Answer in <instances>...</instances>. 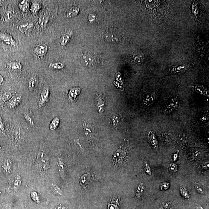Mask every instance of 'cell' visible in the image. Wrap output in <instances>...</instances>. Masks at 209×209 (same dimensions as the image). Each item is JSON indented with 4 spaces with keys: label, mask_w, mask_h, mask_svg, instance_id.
I'll use <instances>...</instances> for the list:
<instances>
[{
    "label": "cell",
    "mask_w": 209,
    "mask_h": 209,
    "mask_svg": "<svg viewBox=\"0 0 209 209\" xmlns=\"http://www.w3.org/2000/svg\"><path fill=\"white\" fill-rule=\"evenodd\" d=\"M37 160L38 165L42 170H47L49 168V160L48 156L45 153L43 152H40L38 154Z\"/></svg>",
    "instance_id": "cell-2"
},
{
    "label": "cell",
    "mask_w": 209,
    "mask_h": 209,
    "mask_svg": "<svg viewBox=\"0 0 209 209\" xmlns=\"http://www.w3.org/2000/svg\"><path fill=\"white\" fill-rule=\"evenodd\" d=\"M13 14L11 12L7 11L5 12L4 15V19L7 22H10L13 19Z\"/></svg>",
    "instance_id": "cell-29"
},
{
    "label": "cell",
    "mask_w": 209,
    "mask_h": 209,
    "mask_svg": "<svg viewBox=\"0 0 209 209\" xmlns=\"http://www.w3.org/2000/svg\"><path fill=\"white\" fill-rule=\"evenodd\" d=\"M64 67V65L61 62H53L50 63L48 68L51 69H60Z\"/></svg>",
    "instance_id": "cell-25"
},
{
    "label": "cell",
    "mask_w": 209,
    "mask_h": 209,
    "mask_svg": "<svg viewBox=\"0 0 209 209\" xmlns=\"http://www.w3.org/2000/svg\"><path fill=\"white\" fill-rule=\"evenodd\" d=\"M179 106V102L175 98H173L167 102L163 110L164 113H169L173 112L174 110H177Z\"/></svg>",
    "instance_id": "cell-3"
},
{
    "label": "cell",
    "mask_w": 209,
    "mask_h": 209,
    "mask_svg": "<svg viewBox=\"0 0 209 209\" xmlns=\"http://www.w3.org/2000/svg\"><path fill=\"white\" fill-rule=\"evenodd\" d=\"M162 209H170V205L168 204V203H165L162 205Z\"/></svg>",
    "instance_id": "cell-39"
},
{
    "label": "cell",
    "mask_w": 209,
    "mask_h": 209,
    "mask_svg": "<svg viewBox=\"0 0 209 209\" xmlns=\"http://www.w3.org/2000/svg\"><path fill=\"white\" fill-rule=\"evenodd\" d=\"M31 196L32 197V199H33L34 198H36V202L39 201V196H38L37 194L35 192H33L31 193Z\"/></svg>",
    "instance_id": "cell-37"
},
{
    "label": "cell",
    "mask_w": 209,
    "mask_h": 209,
    "mask_svg": "<svg viewBox=\"0 0 209 209\" xmlns=\"http://www.w3.org/2000/svg\"><path fill=\"white\" fill-rule=\"evenodd\" d=\"M20 10L24 13H27L29 10V4L27 1H23L19 5Z\"/></svg>",
    "instance_id": "cell-24"
},
{
    "label": "cell",
    "mask_w": 209,
    "mask_h": 209,
    "mask_svg": "<svg viewBox=\"0 0 209 209\" xmlns=\"http://www.w3.org/2000/svg\"><path fill=\"white\" fill-rule=\"evenodd\" d=\"M196 209H204V208L202 206H198V207H197L196 208Z\"/></svg>",
    "instance_id": "cell-42"
},
{
    "label": "cell",
    "mask_w": 209,
    "mask_h": 209,
    "mask_svg": "<svg viewBox=\"0 0 209 209\" xmlns=\"http://www.w3.org/2000/svg\"><path fill=\"white\" fill-rule=\"evenodd\" d=\"M2 149V147L0 146V149Z\"/></svg>",
    "instance_id": "cell-43"
},
{
    "label": "cell",
    "mask_w": 209,
    "mask_h": 209,
    "mask_svg": "<svg viewBox=\"0 0 209 209\" xmlns=\"http://www.w3.org/2000/svg\"><path fill=\"white\" fill-rule=\"evenodd\" d=\"M180 191L181 196L186 199H189L190 198V194L188 190L184 186H181L180 187Z\"/></svg>",
    "instance_id": "cell-26"
},
{
    "label": "cell",
    "mask_w": 209,
    "mask_h": 209,
    "mask_svg": "<svg viewBox=\"0 0 209 209\" xmlns=\"http://www.w3.org/2000/svg\"><path fill=\"white\" fill-rule=\"evenodd\" d=\"M50 95V91L48 87H45L43 88L40 94V101L39 102V106L40 108L43 107L47 102Z\"/></svg>",
    "instance_id": "cell-5"
},
{
    "label": "cell",
    "mask_w": 209,
    "mask_h": 209,
    "mask_svg": "<svg viewBox=\"0 0 209 209\" xmlns=\"http://www.w3.org/2000/svg\"><path fill=\"white\" fill-rule=\"evenodd\" d=\"M148 137L150 143L153 149H156L158 148V142L153 131H151L148 133Z\"/></svg>",
    "instance_id": "cell-12"
},
{
    "label": "cell",
    "mask_w": 209,
    "mask_h": 209,
    "mask_svg": "<svg viewBox=\"0 0 209 209\" xmlns=\"http://www.w3.org/2000/svg\"><path fill=\"white\" fill-rule=\"evenodd\" d=\"M52 190L55 193H57V194H61L62 191L59 188L57 185L54 184L52 185Z\"/></svg>",
    "instance_id": "cell-35"
},
{
    "label": "cell",
    "mask_w": 209,
    "mask_h": 209,
    "mask_svg": "<svg viewBox=\"0 0 209 209\" xmlns=\"http://www.w3.org/2000/svg\"><path fill=\"white\" fill-rule=\"evenodd\" d=\"M39 84V78L36 76H32L29 81L28 88L31 91L36 89Z\"/></svg>",
    "instance_id": "cell-14"
},
{
    "label": "cell",
    "mask_w": 209,
    "mask_h": 209,
    "mask_svg": "<svg viewBox=\"0 0 209 209\" xmlns=\"http://www.w3.org/2000/svg\"><path fill=\"white\" fill-rule=\"evenodd\" d=\"M22 64L19 62H11L7 64V68L10 70H21Z\"/></svg>",
    "instance_id": "cell-15"
},
{
    "label": "cell",
    "mask_w": 209,
    "mask_h": 209,
    "mask_svg": "<svg viewBox=\"0 0 209 209\" xmlns=\"http://www.w3.org/2000/svg\"><path fill=\"white\" fill-rule=\"evenodd\" d=\"M59 166H60V169L61 170L62 172H64V164L62 162L61 160H60L59 161Z\"/></svg>",
    "instance_id": "cell-38"
},
{
    "label": "cell",
    "mask_w": 209,
    "mask_h": 209,
    "mask_svg": "<svg viewBox=\"0 0 209 209\" xmlns=\"http://www.w3.org/2000/svg\"><path fill=\"white\" fill-rule=\"evenodd\" d=\"M4 81V78L3 76L1 75L0 74V86L2 85V84L3 83Z\"/></svg>",
    "instance_id": "cell-40"
},
{
    "label": "cell",
    "mask_w": 209,
    "mask_h": 209,
    "mask_svg": "<svg viewBox=\"0 0 209 209\" xmlns=\"http://www.w3.org/2000/svg\"><path fill=\"white\" fill-rule=\"evenodd\" d=\"M80 93V90L78 88H74L71 89L69 92V98L72 100L75 99Z\"/></svg>",
    "instance_id": "cell-21"
},
{
    "label": "cell",
    "mask_w": 209,
    "mask_h": 209,
    "mask_svg": "<svg viewBox=\"0 0 209 209\" xmlns=\"http://www.w3.org/2000/svg\"><path fill=\"white\" fill-rule=\"evenodd\" d=\"M0 130L3 132H6L4 121L1 115H0Z\"/></svg>",
    "instance_id": "cell-34"
},
{
    "label": "cell",
    "mask_w": 209,
    "mask_h": 209,
    "mask_svg": "<svg viewBox=\"0 0 209 209\" xmlns=\"http://www.w3.org/2000/svg\"><path fill=\"white\" fill-rule=\"evenodd\" d=\"M173 157V160H174V161H175L176 159H177V154H174Z\"/></svg>",
    "instance_id": "cell-41"
},
{
    "label": "cell",
    "mask_w": 209,
    "mask_h": 209,
    "mask_svg": "<svg viewBox=\"0 0 209 209\" xmlns=\"http://www.w3.org/2000/svg\"><path fill=\"white\" fill-rule=\"evenodd\" d=\"M22 101V97L20 95L13 96L10 100H9L6 103L4 104L3 108L4 110H10L14 109L17 106H19Z\"/></svg>",
    "instance_id": "cell-1"
},
{
    "label": "cell",
    "mask_w": 209,
    "mask_h": 209,
    "mask_svg": "<svg viewBox=\"0 0 209 209\" xmlns=\"http://www.w3.org/2000/svg\"><path fill=\"white\" fill-rule=\"evenodd\" d=\"M80 12V9L77 7H73L67 11L66 15L68 18H73L77 16Z\"/></svg>",
    "instance_id": "cell-20"
},
{
    "label": "cell",
    "mask_w": 209,
    "mask_h": 209,
    "mask_svg": "<svg viewBox=\"0 0 209 209\" xmlns=\"http://www.w3.org/2000/svg\"><path fill=\"white\" fill-rule=\"evenodd\" d=\"M144 170L146 173L148 174V175H152V171L150 167L147 162H145L144 165Z\"/></svg>",
    "instance_id": "cell-33"
},
{
    "label": "cell",
    "mask_w": 209,
    "mask_h": 209,
    "mask_svg": "<svg viewBox=\"0 0 209 209\" xmlns=\"http://www.w3.org/2000/svg\"><path fill=\"white\" fill-rule=\"evenodd\" d=\"M71 35L69 33H65L62 35L60 39V43L61 45L65 46L69 42Z\"/></svg>",
    "instance_id": "cell-19"
},
{
    "label": "cell",
    "mask_w": 209,
    "mask_h": 209,
    "mask_svg": "<svg viewBox=\"0 0 209 209\" xmlns=\"http://www.w3.org/2000/svg\"><path fill=\"white\" fill-rule=\"evenodd\" d=\"M144 189H145V187L142 184H140L138 186L136 190V196L137 198H139L141 197L143 195V192H144Z\"/></svg>",
    "instance_id": "cell-27"
},
{
    "label": "cell",
    "mask_w": 209,
    "mask_h": 209,
    "mask_svg": "<svg viewBox=\"0 0 209 209\" xmlns=\"http://www.w3.org/2000/svg\"><path fill=\"white\" fill-rule=\"evenodd\" d=\"M33 27L34 24L33 23L23 24L19 26V30L22 33H25L29 31Z\"/></svg>",
    "instance_id": "cell-17"
},
{
    "label": "cell",
    "mask_w": 209,
    "mask_h": 209,
    "mask_svg": "<svg viewBox=\"0 0 209 209\" xmlns=\"http://www.w3.org/2000/svg\"><path fill=\"white\" fill-rule=\"evenodd\" d=\"M48 47L45 43L38 45L34 49V52L38 57H41L45 56L48 51Z\"/></svg>",
    "instance_id": "cell-6"
},
{
    "label": "cell",
    "mask_w": 209,
    "mask_h": 209,
    "mask_svg": "<svg viewBox=\"0 0 209 209\" xmlns=\"http://www.w3.org/2000/svg\"><path fill=\"white\" fill-rule=\"evenodd\" d=\"M0 40L9 45L16 46L17 44L13 37L9 34L0 32Z\"/></svg>",
    "instance_id": "cell-8"
},
{
    "label": "cell",
    "mask_w": 209,
    "mask_h": 209,
    "mask_svg": "<svg viewBox=\"0 0 209 209\" xmlns=\"http://www.w3.org/2000/svg\"><path fill=\"white\" fill-rule=\"evenodd\" d=\"M48 22V17L46 15H42L41 16L39 19V23L41 27H46Z\"/></svg>",
    "instance_id": "cell-23"
},
{
    "label": "cell",
    "mask_w": 209,
    "mask_h": 209,
    "mask_svg": "<svg viewBox=\"0 0 209 209\" xmlns=\"http://www.w3.org/2000/svg\"><path fill=\"white\" fill-rule=\"evenodd\" d=\"M81 61L85 66L91 67L95 65L97 60L96 57L94 55L91 54H87L83 56Z\"/></svg>",
    "instance_id": "cell-4"
},
{
    "label": "cell",
    "mask_w": 209,
    "mask_h": 209,
    "mask_svg": "<svg viewBox=\"0 0 209 209\" xmlns=\"http://www.w3.org/2000/svg\"><path fill=\"white\" fill-rule=\"evenodd\" d=\"M126 155V153L123 150L119 149L116 151L113 156V161L114 164H120L122 162L123 158Z\"/></svg>",
    "instance_id": "cell-11"
},
{
    "label": "cell",
    "mask_w": 209,
    "mask_h": 209,
    "mask_svg": "<svg viewBox=\"0 0 209 209\" xmlns=\"http://www.w3.org/2000/svg\"><path fill=\"white\" fill-rule=\"evenodd\" d=\"M21 182V177L20 176H18L14 179V189H17L20 186Z\"/></svg>",
    "instance_id": "cell-30"
},
{
    "label": "cell",
    "mask_w": 209,
    "mask_h": 209,
    "mask_svg": "<svg viewBox=\"0 0 209 209\" xmlns=\"http://www.w3.org/2000/svg\"><path fill=\"white\" fill-rule=\"evenodd\" d=\"M1 168L4 174L7 175L12 171V163L10 160H5L1 163Z\"/></svg>",
    "instance_id": "cell-9"
},
{
    "label": "cell",
    "mask_w": 209,
    "mask_h": 209,
    "mask_svg": "<svg viewBox=\"0 0 209 209\" xmlns=\"http://www.w3.org/2000/svg\"><path fill=\"white\" fill-rule=\"evenodd\" d=\"M105 39L108 42L115 43L117 41V36L115 31H109L104 35Z\"/></svg>",
    "instance_id": "cell-13"
},
{
    "label": "cell",
    "mask_w": 209,
    "mask_h": 209,
    "mask_svg": "<svg viewBox=\"0 0 209 209\" xmlns=\"http://www.w3.org/2000/svg\"><path fill=\"white\" fill-rule=\"evenodd\" d=\"M60 123V119L57 117L54 118L50 123L49 128L50 130L52 131L56 130L58 127Z\"/></svg>",
    "instance_id": "cell-22"
},
{
    "label": "cell",
    "mask_w": 209,
    "mask_h": 209,
    "mask_svg": "<svg viewBox=\"0 0 209 209\" xmlns=\"http://www.w3.org/2000/svg\"><path fill=\"white\" fill-rule=\"evenodd\" d=\"M14 140L15 143L16 144H20L24 139L25 131L21 127H18L14 131Z\"/></svg>",
    "instance_id": "cell-7"
},
{
    "label": "cell",
    "mask_w": 209,
    "mask_h": 209,
    "mask_svg": "<svg viewBox=\"0 0 209 209\" xmlns=\"http://www.w3.org/2000/svg\"><path fill=\"white\" fill-rule=\"evenodd\" d=\"M13 96L10 92L6 91L0 95V104H4Z\"/></svg>",
    "instance_id": "cell-16"
},
{
    "label": "cell",
    "mask_w": 209,
    "mask_h": 209,
    "mask_svg": "<svg viewBox=\"0 0 209 209\" xmlns=\"http://www.w3.org/2000/svg\"><path fill=\"white\" fill-rule=\"evenodd\" d=\"M40 7L39 4L37 2H34L31 5V10L33 14H36L40 10Z\"/></svg>",
    "instance_id": "cell-28"
},
{
    "label": "cell",
    "mask_w": 209,
    "mask_h": 209,
    "mask_svg": "<svg viewBox=\"0 0 209 209\" xmlns=\"http://www.w3.org/2000/svg\"><path fill=\"white\" fill-rule=\"evenodd\" d=\"M195 188L196 190L199 194H202L204 193V191L202 190V188L198 186V185H195Z\"/></svg>",
    "instance_id": "cell-36"
},
{
    "label": "cell",
    "mask_w": 209,
    "mask_h": 209,
    "mask_svg": "<svg viewBox=\"0 0 209 209\" xmlns=\"http://www.w3.org/2000/svg\"><path fill=\"white\" fill-rule=\"evenodd\" d=\"M177 166L174 163H170L169 165V170L172 173H174L177 171Z\"/></svg>",
    "instance_id": "cell-31"
},
{
    "label": "cell",
    "mask_w": 209,
    "mask_h": 209,
    "mask_svg": "<svg viewBox=\"0 0 209 209\" xmlns=\"http://www.w3.org/2000/svg\"><path fill=\"white\" fill-rule=\"evenodd\" d=\"M156 94L155 92H149L145 94L143 99V104L145 106H148L152 105L155 100Z\"/></svg>",
    "instance_id": "cell-10"
},
{
    "label": "cell",
    "mask_w": 209,
    "mask_h": 209,
    "mask_svg": "<svg viewBox=\"0 0 209 209\" xmlns=\"http://www.w3.org/2000/svg\"><path fill=\"white\" fill-rule=\"evenodd\" d=\"M170 187V184L167 182H163L160 186V189L161 191H165L167 189H169Z\"/></svg>",
    "instance_id": "cell-32"
},
{
    "label": "cell",
    "mask_w": 209,
    "mask_h": 209,
    "mask_svg": "<svg viewBox=\"0 0 209 209\" xmlns=\"http://www.w3.org/2000/svg\"><path fill=\"white\" fill-rule=\"evenodd\" d=\"M25 119L28 123L32 127H34L35 125V120L33 115L30 112H25L24 114Z\"/></svg>",
    "instance_id": "cell-18"
}]
</instances>
